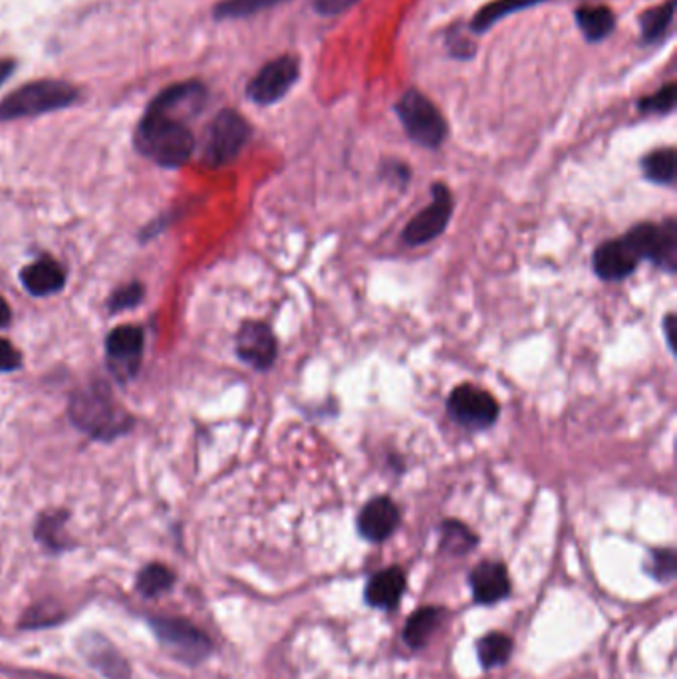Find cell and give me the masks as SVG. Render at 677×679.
<instances>
[{"label": "cell", "mask_w": 677, "mask_h": 679, "mask_svg": "<svg viewBox=\"0 0 677 679\" xmlns=\"http://www.w3.org/2000/svg\"><path fill=\"white\" fill-rule=\"evenodd\" d=\"M135 147L162 167H182L192 157L195 138L187 123L148 110L135 130Z\"/></svg>", "instance_id": "1"}, {"label": "cell", "mask_w": 677, "mask_h": 679, "mask_svg": "<svg viewBox=\"0 0 677 679\" xmlns=\"http://www.w3.org/2000/svg\"><path fill=\"white\" fill-rule=\"evenodd\" d=\"M70 416L76 426L101 439L122 436L132 424V417L118 406L106 384L78 390L72 397Z\"/></svg>", "instance_id": "2"}, {"label": "cell", "mask_w": 677, "mask_h": 679, "mask_svg": "<svg viewBox=\"0 0 677 679\" xmlns=\"http://www.w3.org/2000/svg\"><path fill=\"white\" fill-rule=\"evenodd\" d=\"M78 100V90L68 81L39 80L12 91L7 100L0 102V120H19L41 113L64 110Z\"/></svg>", "instance_id": "3"}, {"label": "cell", "mask_w": 677, "mask_h": 679, "mask_svg": "<svg viewBox=\"0 0 677 679\" xmlns=\"http://www.w3.org/2000/svg\"><path fill=\"white\" fill-rule=\"evenodd\" d=\"M394 110L412 142L427 150L441 147L447 138V122L435 103L422 91H405Z\"/></svg>", "instance_id": "4"}, {"label": "cell", "mask_w": 677, "mask_h": 679, "mask_svg": "<svg viewBox=\"0 0 677 679\" xmlns=\"http://www.w3.org/2000/svg\"><path fill=\"white\" fill-rule=\"evenodd\" d=\"M150 626L155 638L162 642L163 648L170 649L175 658L189 666H197L211 656V638L189 620L153 616L150 618Z\"/></svg>", "instance_id": "5"}, {"label": "cell", "mask_w": 677, "mask_h": 679, "mask_svg": "<svg viewBox=\"0 0 677 679\" xmlns=\"http://www.w3.org/2000/svg\"><path fill=\"white\" fill-rule=\"evenodd\" d=\"M251 138V125L234 110L215 116L203 145V162L209 167H222L233 162Z\"/></svg>", "instance_id": "6"}, {"label": "cell", "mask_w": 677, "mask_h": 679, "mask_svg": "<svg viewBox=\"0 0 677 679\" xmlns=\"http://www.w3.org/2000/svg\"><path fill=\"white\" fill-rule=\"evenodd\" d=\"M499 412L501 407L495 397L479 385H459L447 399V414L456 424L467 429H487L493 426Z\"/></svg>", "instance_id": "7"}, {"label": "cell", "mask_w": 677, "mask_h": 679, "mask_svg": "<svg viewBox=\"0 0 677 679\" xmlns=\"http://www.w3.org/2000/svg\"><path fill=\"white\" fill-rule=\"evenodd\" d=\"M432 204L424 211L415 215L402 231V241L407 247H422L432 243L439 234L444 233L445 227L451 221L454 215V195L444 183H435L432 187Z\"/></svg>", "instance_id": "8"}, {"label": "cell", "mask_w": 677, "mask_h": 679, "mask_svg": "<svg viewBox=\"0 0 677 679\" xmlns=\"http://www.w3.org/2000/svg\"><path fill=\"white\" fill-rule=\"evenodd\" d=\"M626 234L642 259L662 266L667 273L676 271L677 224L674 217H669L662 224H636Z\"/></svg>", "instance_id": "9"}, {"label": "cell", "mask_w": 677, "mask_h": 679, "mask_svg": "<svg viewBox=\"0 0 677 679\" xmlns=\"http://www.w3.org/2000/svg\"><path fill=\"white\" fill-rule=\"evenodd\" d=\"M301 74V64L294 56H281L264 64L251 84L247 86V96L259 106H271L291 91Z\"/></svg>", "instance_id": "10"}, {"label": "cell", "mask_w": 677, "mask_h": 679, "mask_svg": "<svg viewBox=\"0 0 677 679\" xmlns=\"http://www.w3.org/2000/svg\"><path fill=\"white\" fill-rule=\"evenodd\" d=\"M106 355L111 374L120 382L132 380L142 365L143 332L135 326L116 328L106 340Z\"/></svg>", "instance_id": "11"}, {"label": "cell", "mask_w": 677, "mask_h": 679, "mask_svg": "<svg viewBox=\"0 0 677 679\" xmlns=\"http://www.w3.org/2000/svg\"><path fill=\"white\" fill-rule=\"evenodd\" d=\"M205 102H207L205 84L189 80L173 84L170 88L160 91L148 110L179 120V122H187L189 118H195L201 112Z\"/></svg>", "instance_id": "12"}, {"label": "cell", "mask_w": 677, "mask_h": 679, "mask_svg": "<svg viewBox=\"0 0 677 679\" xmlns=\"http://www.w3.org/2000/svg\"><path fill=\"white\" fill-rule=\"evenodd\" d=\"M640 261L642 256L637 253L636 247L627 239V234H624L620 239L600 244L594 251L592 266L598 278L607 283H618L634 273Z\"/></svg>", "instance_id": "13"}, {"label": "cell", "mask_w": 677, "mask_h": 679, "mask_svg": "<svg viewBox=\"0 0 677 679\" xmlns=\"http://www.w3.org/2000/svg\"><path fill=\"white\" fill-rule=\"evenodd\" d=\"M237 355L244 364L259 372L269 370L279 355V342L271 326L264 322H244L237 335Z\"/></svg>", "instance_id": "14"}, {"label": "cell", "mask_w": 677, "mask_h": 679, "mask_svg": "<svg viewBox=\"0 0 677 679\" xmlns=\"http://www.w3.org/2000/svg\"><path fill=\"white\" fill-rule=\"evenodd\" d=\"M402 523V511L394 499L374 497L358 513L356 527L368 543H384L394 535Z\"/></svg>", "instance_id": "15"}, {"label": "cell", "mask_w": 677, "mask_h": 679, "mask_svg": "<svg viewBox=\"0 0 677 679\" xmlns=\"http://www.w3.org/2000/svg\"><path fill=\"white\" fill-rule=\"evenodd\" d=\"M471 594L479 606H495L511 596V577L503 562L499 560H481L469 572Z\"/></svg>", "instance_id": "16"}, {"label": "cell", "mask_w": 677, "mask_h": 679, "mask_svg": "<svg viewBox=\"0 0 677 679\" xmlns=\"http://www.w3.org/2000/svg\"><path fill=\"white\" fill-rule=\"evenodd\" d=\"M405 590H407V578H405L404 568H382L380 572L372 574L370 580L365 582V604L370 609L392 612V610L400 606V602L404 599Z\"/></svg>", "instance_id": "17"}, {"label": "cell", "mask_w": 677, "mask_h": 679, "mask_svg": "<svg viewBox=\"0 0 677 679\" xmlns=\"http://www.w3.org/2000/svg\"><path fill=\"white\" fill-rule=\"evenodd\" d=\"M444 609L439 606H425V609L415 610L414 614L407 618L402 629V639L405 646L414 651L427 648V644L432 642L437 628L444 624Z\"/></svg>", "instance_id": "18"}, {"label": "cell", "mask_w": 677, "mask_h": 679, "mask_svg": "<svg viewBox=\"0 0 677 679\" xmlns=\"http://www.w3.org/2000/svg\"><path fill=\"white\" fill-rule=\"evenodd\" d=\"M21 281L31 295H54L66 284V273L54 259H41L22 271Z\"/></svg>", "instance_id": "19"}, {"label": "cell", "mask_w": 677, "mask_h": 679, "mask_svg": "<svg viewBox=\"0 0 677 679\" xmlns=\"http://www.w3.org/2000/svg\"><path fill=\"white\" fill-rule=\"evenodd\" d=\"M575 17H577L578 29L585 34L588 42L604 41L616 26L614 12L610 11L604 4L580 7Z\"/></svg>", "instance_id": "20"}, {"label": "cell", "mask_w": 677, "mask_h": 679, "mask_svg": "<svg viewBox=\"0 0 677 679\" xmlns=\"http://www.w3.org/2000/svg\"><path fill=\"white\" fill-rule=\"evenodd\" d=\"M515 642L503 632H489L487 636L477 642V658L481 668L485 671L503 668L513 656Z\"/></svg>", "instance_id": "21"}, {"label": "cell", "mask_w": 677, "mask_h": 679, "mask_svg": "<svg viewBox=\"0 0 677 679\" xmlns=\"http://www.w3.org/2000/svg\"><path fill=\"white\" fill-rule=\"evenodd\" d=\"M439 533H441L439 548H441V552L451 555V557H466L471 550H476L477 545H479V537L461 521L447 518L441 523Z\"/></svg>", "instance_id": "22"}, {"label": "cell", "mask_w": 677, "mask_h": 679, "mask_svg": "<svg viewBox=\"0 0 677 679\" xmlns=\"http://www.w3.org/2000/svg\"><path fill=\"white\" fill-rule=\"evenodd\" d=\"M88 659L94 664V668L100 669L101 673L108 679H130V668L123 661L122 656L111 648L108 642L98 636L94 638V646H86Z\"/></svg>", "instance_id": "23"}, {"label": "cell", "mask_w": 677, "mask_h": 679, "mask_svg": "<svg viewBox=\"0 0 677 679\" xmlns=\"http://www.w3.org/2000/svg\"><path fill=\"white\" fill-rule=\"evenodd\" d=\"M546 0H493L489 2L487 7H483L481 11L477 12L476 19L471 22V31L485 32L495 24V22L505 19L509 14H513L516 11H525L536 4H543Z\"/></svg>", "instance_id": "24"}, {"label": "cell", "mask_w": 677, "mask_h": 679, "mask_svg": "<svg viewBox=\"0 0 677 679\" xmlns=\"http://www.w3.org/2000/svg\"><path fill=\"white\" fill-rule=\"evenodd\" d=\"M676 12V0H667L656 9L642 12L640 17V31H642V42L644 44H656L666 36L667 29L674 22Z\"/></svg>", "instance_id": "25"}, {"label": "cell", "mask_w": 677, "mask_h": 679, "mask_svg": "<svg viewBox=\"0 0 677 679\" xmlns=\"http://www.w3.org/2000/svg\"><path fill=\"white\" fill-rule=\"evenodd\" d=\"M173 584H175V574L160 562H152V565L143 567L138 574V580H135V589L145 599L162 596L173 589Z\"/></svg>", "instance_id": "26"}, {"label": "cell", "mask_w": 677, "mask_h": 679, "mask_svg": "<svg viewBox=\"0 0 677 679\" xmlns=\"http://www.w3.org/2000/svg\"><path fill=\"white\" fill-rule=\"evenodd\" d=\"M642 172L652 183L671 185L676 182V152L671 147H666L647 153L642 160Z\"/></svg>", "instance_id": "27"}, {"label": "cell", "mask_w": 677, "mask_h": 679, "mask_svg": "<svg viewBox=\"0 0 677 679\" xmlns=\"http://www.w3.org/2000/svg\"><path fill=\"white\" fill-rule=\"evenodd\" d=\"M283 2H288V0H222L215 7V19L217 21L247 19V17H254L256 12L269 11Z\"/></svg>", "instance_id": "28"}, {"label": "cell", "mask_w": 677, "mask_h": 679, "mask_svg": "<svg viewBox=\"0 0 677 679\" xmlns=\"http://www.w3.org/2000/svg\"><path fill=\"white\" fill-rule=\"evenodd\" d=\"M649 577L656 582H671L677 574V557L674 548H656L649 552L646 565H644Z\"/></svg>", "instance_id": "29"}, {"label": "cell", "mask_w": 677, "mask_h": 679, "mask_svg": "<svg viewBox=\"0 0 677 679\" xmlns=\"http://www.w3.org/2000/svg\"><path fill=\"white\" fill-rule=\"evenodd\" d=\"M64 523H66V515L64 513H48L39 521L36 525V538L44 543L46 547L52 550H62L66 547V540H64Z\"/></svg>", "instance_id": "30"}, {"label": "cell", "mask_w": 677, "mask_h": 679, "mask_svg": "<svg viewBox=\"0 0 677 679\" xmlns=\"http://www.w3.org/2000/svg\"><path fill=\"white\" fill-rule=\"evenodd\" d=\"M674 108H676V84L674 81L664 86L662 90H657L654 96H647V98H642L637 102V110L647 113V116H652V113L654 116H666V113H671Z\"/></svg>", "instance_id": "31"}, {"label": "cell", "mask_w": 677, "mask_h": 679, "mask_svg": "<svg viewBox=\"0 0 677 679\" xmlns=\"http://www.w3.org/2000/svg\"><path fill=\"white\" fill-rule=\"evenodd\" d=\"M143 288L138 283L125 284L122 288H118L110 298L111 313H120L125 308H132L142 300Z\"/></svg>", "instance_id": "32"}, {"label": "cell", "mask_w": 677, "mask_h": 679, "mask_svg": "<svg viewBox=\"0 0 677 679\" xmlns=\"http://www.w3.org/2000/svg\"><path fill=\"white\" fill-rule=\"evenodd\" d=\"M21 362V352L9 340L0 338V372H12Z\"/></svg>", "instance_id": "33"}, {"label": "cell", "mask_w": 677, "mask_h": 679, "mask_svg": "<svg viewBox=\"0 0 677 679\" xmlns=\"http://www.w3.org/2000/svg\"><path fill=\"white\" fill-rule=\"evenodd\" d=\"M358 0H314V9L323 17H336L352 9Z\"/></svg>", "instance_id": "34"}, {"label": "cell", "mask_w": 677, "mask_h": 679, "mask_svg": "<svg viewBox=\"0 0 677 679\" xmlns=\"http://www.w3.org/2000/svg\"><path fill=\"white\" fill-rule=\"evenodd\" d=\"M447 46H449V51H451V54L457 56V58H461V51H466L463 52L466 58H469V56L473 54V51H471V42L467 41V39H461V36H459V31H454L449 34Z\"/></svg>", "instance_id": "35"}, {"label": "cell", "mask_w": 677, "mask_h": 679, "mask_svg": "<svg viewBox=\"0 0 677 679\" xmlns=\"http://www.w3.org/2000/svg\"><path fill=\"white\" fill-rule=\"evenodd\" d=\"M14 70H17V62L0 61V86L11 78Z\"/></svg>", "instance_id": "36"}, {"label": "cell", "mask_w": 677, "mask_h": 679, "mask_svg": "<svg viewBox=\"0 0 677 679\" xmlns=\"http://www.w3.org/2000/svg\"><path fill=\"white\" fill-rule=\"evenodd\" d=\"M674 315H667L664 320V330H666L667 344L674 350Z\"/></svg>", "instance_id": "37"}, {"label": "cell", "mask_w": 677, "mask_h": 679, "mask_svg": "<svg viewBox=\"0 0 677 679\" xmlns=\"http://www.w3.org/2000/svg\"><path fill=\"white\" fill-rule=\"evenodd\" d=\"M11 322V308L7 305V300L0 296V328L9 326Z\"/></svg>", "instance_id": "38"}]
</instances>
